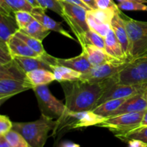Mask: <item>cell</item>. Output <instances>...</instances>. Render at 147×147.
Listing matches in <instances>:
<instances>
[{
	"label": "cell",
	"mask_w": 147,
	"mask_h": 147,
	"mask_svg": "<svg viewBox=\"0 0 147 147\" xmlns=\"http://www.w3.org/2000/svg\"><path fill=\"white\" fill-rule=\"evenodd\" d=\"M117 83L116 76L98 83L82 80L62 82L60 83L64 92L66 109L73 112L93 111L103 93Z\"/></svg>",
	"instance_id": "1"
},
{
	"label": "cell",
	"mask_w": 147,
	"mask_h": 147,
	"mask_svg": "<svg viewBox=\"0 0 147 147\" xmlns=\"http://www.w3.org/2000/svg\"><path fill=\"white\" fill-rule=\"evenodd\" d=\"M33 88L27 73L14 59L0 65V105L15 95Z\"/></svg>",
	"instance_id": "2"
},
{
	"label": "cell",
	"mask_w": 147,
	"mask_h": 147,
	"mask_svg": "<svg viewBox=\"0 0 147 147\" xmlns=\"http://www.w3.org/2000/svg\"><path fill=\"white\" fill-rule=\"evenodd\" d=\"M57 121L45 115L32 122H13V129L21 134L32 147H44L50 131L55 128Z\"/></svg>",
	"instance_id": "3"
},
{
	"label": "cell",
	"mask_w": 147,
	"mask_h": 147,
	"mask_svg": "<svg viewBox=\"0 0 147 147\" xmlns=\"http://www.w3.org/2000/svg\"><path fill=\"white\" fill-rule=\"evenodd\" d=\"M105 118L95 113L93 111L73 112L66 111L65 113L60 118L56 120L57 124L53 130L52 136L57 137L60 134H63L65 131L78 129L82 128L97 126L101 123Z\"/></svg>",
	"instance_id": "4"
},
{
	"label": "cell",
	"mask_w": 147,
	"mask_h": 147,
	"mask_svg": "<svg viewBox=\"0 0 147 147\" xmlns=\"http://www.w3.org/2000/svg\"><path fill=\"white\" fill-rule=\"evenodd\" d=\"M129 40V61L147 53V22L130 18L120 10Z\"/></svg>",
	"instance_id": "5"
},
{
	"label": "cell",
	"mask_w": 147,
	"mask_h": 147,
	"mask_svg": "<svg viewBox=\"0 0 147 147\" xmlns=\"http://www.w3.org/2000/svg\"><path fill=\"white\" fill-rule=\"evenodd\" d=\"M63 9L62 18L67 22L69 27L77 37L79 44L83 47L84 46V35L89 30L87 22V11L83 7L60 0Z\"/></svg>",
	"instance_id": "6"
},
{
	"label": "cell",
	"mask_w": 147,
	"mask_h": 147,
	"mask_svg": "<svg viewBox=\"0 0 147 147\" xmlns=\"http://www.w3.org/2000/svg\"><path fill=\"white\" fill-rule=\"evenodd\" d=\"M144 112L126 113L105 118L96 126L108 129L115 135L125 134L140 127Z\"/></svg>",
	"instance_id": "7"
},
{
	"label": "cell",
	"mask_w": 147,
	"mask_h": 147,
	"mask_svg": "<svg viewBox=\"0 0 147 147\" xmlns=\"http://www.w3.org/2000/svg\"><path fill=\"white\" fill-rule=\"evenodd\" d=\"M116 78L121 84H147V53L129 62Z\"/></svg>",
	"instance_id": "8"
},
{
	"label": "cell",
	"mask_w": 147,
	"mask_h": 147,
	"mask_svg": "<svg viewBox=\"0 0 147 147\" xmlns=\"http://www.w3.org/2000/svg\"><path fill=\"white\" fill-rule=\"evenodd\" d=\"M38 101L42 114L52 119H59L66 112L65 104L56 98L47 86H35L32 89Z\"/></svg>",
	"instance_id": "9"
},
{
	"label": "cell",
	"mask_w": 147,
	"mask_h": 147,
	"mask_svg": "<svg viewBox=\"0 0 147 147\" xmlns=\"http://www.w3.org/2000/svg\"><path fill=\"white\" fill-rule=\"evenodd\" d=\"M129 62L122 63H106L100 65L93 66L88 72L82 73L80 80L90 83H98L112 78L117 76L126 67Z\"/></svg>",
	"instance_id": "10"
},
{
	"label": "cell",
	"mask_w": 147,
	"mask_h": 147,
	"mask_svg": "<svg viewBox=\"0 0 147 147\" xmlns=\"http://www.w3.org/2000/svg\"><path fill=\"white\" fill-rule=\"evenodd\" d=\"M147 90V84H121L116 83L109 88L98 101L97 106L109 100L126 98L142 94ZM96 106V107H97Z\"/></svg>",
	"instance_id": "11"
},
{
	"label": "cell",
	"mask_w": 147,
	"mask_h": 147,
	"mask_svg": "<svg viewBox=\"0 0 147 147\" xmlns=\"http://www.w3.org/2000/svg\"><path fill=\"white\" fill-rule=\"evenodd\" d=\"M146 110L147 96L146 91L142 94L129 98L124 103L121 105L117 110L113 112L110 116L126 114V113H139V112L146 111Z\"/></svg>",
	"instance_id": "12"
},
{
	"label": "cell",
	"mask_w": 147,
	"mask_h": 147,
	"mask_svg": "<svg viewBox=\"0 0 147 147\" xmlns=\"http://www.w3.org/2000/svg\"><path fill=\"white\" fill-rule=\"evenodd\" d=\"M82 50L86 52L89 62L93 66L100 65L106 63H122L129 62L128 60H121L116 58L109 55L106 50L91 45H87L82 47Z\"/></svg>",
	"instance_id": "13"
},
{
	"label": "cell",
	"mask_w": 147,
	"mask_h": 147,
	"mask_svg": "<svg viewBox=\"0 0 147 147\" xmlns=\"http://www.w3.org/2000/svg\"><path fill=\"white\" fill-rule=\"evenodd\" d=\"M32 14L36 20L39 22L40 24H42L45 27H46L48 30L51 31L57 32L60 33L62 35L65 37L70 38L71 40H75L73 37L70 34V33L65 30L62 26L61 22H58L54 20L53 19L50 18L49 16H47L45 13V9L42 7H36L33 8L32 11Z\"/></svg>",
	"instance_id": "14"
},
{
	"label": "cell",
	"mask_w": 147,
	"mask_h": 147,
	"mask_svg": "<svg viewBox=\"0 0 147 147\" xmlns=\"http://www.w3.org/2000/svg\"><path fill=\"white\" fill-rule=\"evenodd\" d=\"M20 30L14 15L0 13V44H7Z\"/></svg>",
	"instance_id": "15"
},
{
	"label": "cell",
	"mask_w": 147,
	"mask_h": 147,
	"mask_svg": "<svg viewBox=\"0 0 147 147\" xmlns=\"http://www.w3.org/2000/svg\"><path fill=\"white\" fill-rule=\"evenodd\" d=\"M56 63L57 65L65 66L81 73H86L93 67L89 62L87 54L83 50H82L81 54L72 58L63 59L56 57Z\"/></svg>",
	"instance_id": "16"
},
{
	"label": "cell",
	"mask_w": 147,
	"mask_h": 147,
	"mask_svg": "<svg viewBox=\"0 0 147 147\" xmlns=\"http://www.w3.org/2000/svg\"><path fill=\"white\" fill-rule=\"evenodd\" d=\"M111 27L112 30L116 34L118 40L120 42L122 48H123V53H124L126 58L128 59L129 49V36H128L124 22H123V19L120 15V9L116 13L113 18L112 19L111 23Z\"/></svg>",
	"instance_id": "17"
},
{
	"label": "cell",
	"mask_w": 147,
	"mask_h": 147,
	"mask_svg": "<svg viewBox=\"0 0 147 147\" xmlns=\"http://www.w3.org/2000/svg\"><path fill=\"white\" fill-rule=\"evenodd\" d=\"M10 53L13 58L17 57H40V55L32 50L23 40L14 35L7 42Z\"/></svg>",
	"instance_id": "18"
},
{
	"label": "cell",
	"mask_w": 147,
	"mask_h": 147,
	"mask_svg": "<svg viewBox=\"0 0 147 147\" xmlns=\"http://www.w3.org/2000/svg\"><path fill=\"white\" fill-rule=\"evenodd\" d=\"M105 41H106V51L109 55L119 60L129 61L126 58L121 45L112 29L109 30L107 35L105 37Z\"/></svg>",
	"instance_id": "19"
},
{
	"label": "cell",
	"mask_w": 147,
	"mask_h": 147,
	"mask_svg": "<svg viewBox=\"0 0 147 147\" xmlns=\"http://www.w3.org/2000/svg\"><path fill=\"white\" fill-rule=\"evenodd\" d=\"M33 7L26 0H0V13L14 14L17 11L32 12Z\"/></svg>",
	"instance_id": "20"
},
{
	"label": "cell",
	"mask_w": 147,
	"mask_h": 147,
	"mask_svg": "<svg viewBox=\"0 0 147 147\" xmlns=\"http://www.w3.org/2000/svg\"><path fill=\"white\" fill-rule=\"evenodd\" d=\"M27 75L34 87L39 86H47L55 80L53 72L45 69L32 70L27 73Z\"/></svg>",
	"instance_id": "21"
},
{
	"label": "cell",
	"mask_w": 147,
	"mask_h": 147,
	"mask_svg": "<svg viewBox=\"0 0 147 147\" xmlns=\"http://www.w3.org/2000/svg\"><path fill=\"white\" fill-rule=\"evenodd\" d=\"M55 80L62 83L66 81H74L80 80L82 73L70 67L63 65H54L52 67Z\"/></svg>",
	"instance_id": "22"
},
{
	"label": "cell",
	"mask_w": 147,
	"mask_h": 147,
	"mask_svg": "<svg viewBox=\"0 0 147 147\" xmlns=\"http://www.w3.org/2000/svg\"><path fill=\"white\" fill-rule=\"evenodd\" d=\"M128 98H129L109 100L98 106L96 109H93V111L99 116H103V118H108L111 115L113 112L117 110L121 105L124 103Z\"/></svg>",
	"instance_id": "23"
},
{
	"label": "cell",
	"mask_w": 147,
	"mask_h": 147,
	"mask_svg": "<svg viewBox=\"0 0 147 147\" xmlns=\"http://www.w3.org/2000/svg\"><path fill=\"white\" fill-rule=\"evenodd\" d=\"M25 34L37 39L42 42L45 38L47 37L51 32V30H48L42 24H40L37 20H34L29 24L27 27L23 30H20Z\"/></svg>",
	"instance_id": "24"
},
{
	"label": "cell",
	"mask_w": 147,
	"mask_h": 147,
	"mask_svg": "<svg viewBox=\"0 0 147 147\" xmlns=\"http://www.w3.org/2000/svg\"><path fill=\"white\" fill-rule=\"evenodd\" d=\"M87 22L90 30H93V31L97 32L98 34H99L100 35H101L102 37H105L107 35L109 30L111 29V25L105 24V23L102 22L101 21L98 20V19L90 12V10L87 11Z\"/></svg>",
	"instance_id": "25"
},
{
	"label": "cell",
	"mask_w": 147,
	"mask_h": 147,
	"mask_svg": "<svg viewBox=\"0 0 147 147\" xmlns=\"http://www.w3.org/2000/svg\"><path fill=\"white\" fill-rule=\"evenodd\" d=\"M15 35L20 39H21L22 40H23L32 50L40 54V55H43L47 53L42 45V42L40 41V40L25 34L20 30L16 33Z\"/></svg>",
	"instance_id": "26"
},
{
	"label": "cell",
	"mask_w": 147,
	"mask_h": 147,
	"mask_svg": "<svg viewBox=\"0 0 147 147\" xmlns=\"http://www.w3.org/2000/svg\"><path fill=\"white\" fill-rule=\"evenodd\" d=\"M115 136L124 142H128L131 139H139L147 144V126H140L125 134L115 135Z\"/></svg>",
	"instance_id": "27"
},
{
	"label": "cell",
	"mask_w": 147,
	"mask_h": 147,
	"mask_svg": "<svg viewBox=\"0 0 147 147\" xmlns=\"http://www.w3.org/2000/svg\"><path fill=\"white\" fill-rule=\"evenodd\" d=\"M87 45H91L96 46L103 50H106L105 37H102L101 35L92 30H89L84 35V46L83 47Z\"/></svg>",
	"instance_id": "28"
},
{
	"label": "cell",
	"mask_w": 147,
	"mask_h": 147,
	"mask_svg": "<svg viewBox=\"0 0 147 147\" xmlns=\"http://www.w3.org/2000/svg\"><path fill=\"white\" fill-rule=\"evenodd\" d=\"M4 136L11 147H32L25 138L14 129H11Z\"/></svg>",
	"instance_id": "29"
},
{
	"label": "cell",
	"mask_w": 147,
	"mask_h": 147,
	"mask_svg": "<svg viewBox=\"0 0 147 147\" xmlns=\"http://www.w3.org/2000/svg\"><path fill=\"white\" fill-rule=\"evenodd\" d=\"M119 9H96L90 10V12L100 21L111 25L112 19L113 18L116 13Z\"/></svg>",
	"instance_id": "30"
},
{
	"label": "cell",
	"mask_w": 147,
	"mask_h": 147,
	"mask_svg": "<svg viewBox=\"0 0 147 147\" xmlns=\"http://www.w3.org/2000/svg\"><path fill=\"white\" fill-rule=\"evenodd\" d=\"M17 22L18 24L20 30H23L29 24L34 20V17H33L31 12L27 11H17L14 13Z\"/></svg>",
	"instance_id": "31"
},
{
	"label": "cell",
	"mask_w": 147,
	"mask_h": 147,
	"mask_svg": "<svg viewBox=\"0 0 147 147\" xmlns=\"http://www.w3.org/2000/svg\"><path fill=\"white\" fill-rule=\"evenodd\" d=\"M120 10L125 11H146L147 5L144 2L139 1H123L117 4Z\"/></svg>",
	"instance_id": "32"
},
{
	"label": "cell",
	"mask_w": 147,
	"mask_h": 147,
	"mask_svg": "<svg viewBox=\"0 0 147 147\" xmlns=\"http://www.w3.org/2000/svg\"><path fill=\"white\" fill-rule=\"evenodd\" d=\"M38 4L45 9H50L63 17V9L60 0H37Z\"/></svg>",
	"instance_id": "33"
},
{
	"label": "cell",
	"mask_w": 147,
	"mask_h": 147,
	"mask_svg": "<svg viewBox=\"0 0 147 147\" xmlns=\"http://www.w3.org/2000/svg\"><path fill=\"white\" fill-rule=\"evenodd\" d=\"M13 129V122L6 115L0 116V136H5Z\"/></svg>",
	"instance_id": "34"
},
{
	"label": "cell",
	"mask_w": 147,
	"mask_h": 147,
	"mask_svg": "<svg viewBox=\"0 0 147 147\" xmlns=\"http://www.w3.org/2000/svg\"><path fill=\"white\" fill-rule=\"evenodd\" d=\"M13 59L7 44H0V65L9 63Z\"/></svg>",
	"instance_id": "35"
},
{
	"label": "cell",
	"mask_w": 147,
	"mask_h": 147,
	"mask_svg": "<svg viewBox=\"0 0 147 147\" xmlns=\"http://www.w3.org/2000/svg\"><path fill=\"white\" fill-rule=\"evenodd\" d=\"M96 3L99 9H119L113 0H96Z\"/></svg>",
	"instance_id": "36"
},
{
	"label": "cell",
	"mask_w": 147,
	"mask_h": 147,
	"mask_svg": "<svg viewBox=\"0 0 147 147\" xmlns=\"http://www.w3.org/2000/svg\"><path fill=\"white\" fill-rule=\"evenodd\" d=\"M129 147H147V144L139 139H131L127 142Z\"/></svg>",
	"instance_id": "37"
},
{
	"label": "cell",
	"mask_w": 147,
	"mask_h": 147,
	"mask_svg": "<svg viewBox=\"0 0 147 147\" xmlns=\"http://www.w3.org/2000/svg\"><path fill=\"white\" fill-rule=\"evenodd\" d=\"M62 1H67V2H70V3H73V4H78V5L80 6V7H83L85 8L86 9H87L88 11L89 10H91L84 2H83L82 0H62Z\"/></svg>",
	"instance_id": "38"
},
{
	"label": "cell",
	"mask_w": 147,
	"mask_h": 147,
	"mask_svg": "<svg viewBox=\"0 0 147 147\" xmlns=\"http://www.w3.org/2000/svg\"><path fill=\"white\" fill-rule=\"evenodd\" d=\"M90 9H98L97 5H96V0H82Z\"/></svg>",
	"instance_id": "39"
},
{
	"label": "cell",
	"mask_w": 147,
	"mask_h": 147,
	"mask_svg": "<svg viewBox=\"0 0 147 147\" xmlns=\"http://www.w3.org/2000/svg\"><path fill=\"white\" fill-rule=\"evenodd\" d=\"M0 147H11L4 136H0Z\"/></svg>",
	"instance_id": "40"
},
{
	"label": "cell",
	"mask_w": 147,
	"mask_h": 147,
	"mask_svg": "<svg viewBox=\"0 0 147 147\" xmlns=\"http://www.w3.org/2000/svg\"><path fill=\"white\" fill-rule=\"evenodd\" d=\"M60 147H80V146L78 144L73 143V142H63L61 145H60Z\"/></svg>",
	"instance_id": "41"
},
{
	"label": "cell",
	"mask_w": 147,
	"mask_h": 147,
	"mask_svg": "<svg viewBox=\"0 0 147 147\" xmlns=\"http://www.w3.org/2000/svg\"><path fill=\"white\" fill-rule=\"evenodd\" d=\"M33 8H36V7H41L40 6V4H38L37 0H26Z\"/></svg>",
	"instance_id": "42"
},
{
	"label": "cell",
	"mask_w": 147,
	"mask_h": 147,
	"mask_svg": "<svg viewBox=\"0 0 147 147\" xmlns=\"http://www.w3.org/2000/svg\"><path fill=\"white\" fill-rule=\"evenodd\" d=\"M140 126H147V110L144 112Z\"/></svg>",
	"instance_id": "43"
},
{
	"label": "cell",
	"mask_w": 147,
	"mask_h": 147,
	"mask_svg": "<svg viewBox=\"0 0 147 147\" xmlns=\"http://www.w3.org/2000/svg\"><path fill=\"white\" fill-rule=\"evenodd\" d=\"M119 2H123V1H139V2L146 3V1L145 0H118Z\"/></svg>",
	"instance_id": "44"
},
{
	"label": "cell",
	"mask_w": 147,
	"mask_h": 147,
	"mask_svg": "<svg viewBox=\"0 0 147 147\" xmlns=\"http://www.w3.org/2000/svg\"><path fill=\"white\" fill-rule=\"evenodd\" d=\"M146 96H147V90H146Z\"/></svg>",
	"instance_id": "45"
}]
</instances>
